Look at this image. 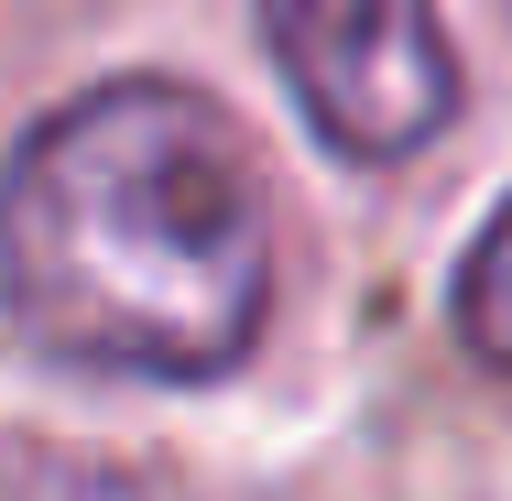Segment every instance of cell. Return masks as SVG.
Here are the masks:
<instances>
[{
    "label": "cell",
    "instance_id": "cell-1",
    "mask_svg": "<svg viewBox=\"0 0 512 501\" xmlns=\"http://www.w3.org/2000/svg\"><path fill=\"white\" fill-rule=\"evenodd\" d=\"M0 305L99 382H229L273 316L251 131L186 77L66 99L0 175Z\"/></svg>",
    "mask_w": 512,
    "mask_h": 501
},
{
    "label": "cell",
    "instance_id": "cell-2",
    "mask_svg": "<svg viewBox=\"0 0 512 501\" xmlns=\"http://www.w3.org/2000/svg\"><path fill=\"white\" fill-rule=\"evenodd\" d=\"M262 33L338 164H404L458 120V44L436 0H262Z\"/></svg>",
    "mask_w": 512,
    "mask_h": 501
},
{
    "label": "cell",
    "instance_id": "cell-3",
    "mask_svg": "<svg viewBox=\"0 0 512 501\" xmlns=\"http://www.w3.org/2000/svg\"><path fill=\"white\" fill-rule=\"evenodd\" d=\"M458 338H469L491 371H512V197L491 207V229H480L469 262H458Z\"/></svg>",
    "mask_w": 512,
    "mask_h": 501
}]
</instances>
